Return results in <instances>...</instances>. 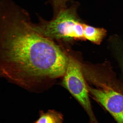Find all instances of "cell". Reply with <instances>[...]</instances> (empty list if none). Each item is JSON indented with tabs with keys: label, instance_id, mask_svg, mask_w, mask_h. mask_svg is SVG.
<instances>
[{
	"label": "cell",
	"instance_id": "6da1fadb",
	"mask_svg": "<svg viewBox=\"0 0 123 123\" xmlns=\"http://www.w3.org/2000/svg\"><path fill=\"white\" fill-rule=\"evenodd\" d=\"M14 6L0 19V73L28 86L63 77L69 57L57 44L35 31L27 12Z\"/></svg>",
	"mask_w": 123,
	"mask_h": 123
},
{
	"label": "cell",
	"instance_id": "7a4b0ae2",
	"mask_svg": "<svg viewBox=\"0 0 123 123\" xmlns=\"http://www.w3.org/2000/svg\"><path fill=\"white\" fill-rule=\"evenodd\" d=\"M30 25L39 34L55 43L85 39L84 24L80 22L75 12L71 9H62L50 21L40 18L39 23L35 24L31 21Z\"/></svg>",
	"mask_w": 123,
	"mask_h": 123
},
{
	"label": "cell",
	"instance_id": "3957f363",
	"mask_svg": "<svg viewBox=\"0 0 123 123\" xmlns=\"http://www.w3.org/2000/svg\"><path fill=\"white\" fill-rule=\"evenodd\" d=\"M89 94L109 112L117 123H123V85L115 77L98 75L87 84Z\"/></svg>",
	"mask_w": 123,
	"mask_h": 123
},
{
	"label": "cell",
	"instance_id": "277c9868",
	"mask_svg": "<svg viewBox=\"0 0 123 123\" xmlns=\"http://www.w3.org/2000/svg\"><path fill=\"white\" fill-rule=\"evenodd\" d=\"M62 84L77 100L88 114L90 123H98L92 110L87 83L82 66L76 60L69 57Z\"/></svg>",
	"mask_w": 123,
	"mask_h": 123
},
{
	"label": "cell",
	"instance_id": "5b68a950",
	"mask_svg": "<svg viewBox=\"0 0 123 123\" xmlns=\"http://www.w3.org/2000/svg\"><path fill=\"white\" fill-rule=\"evenodd\" d=\"M85 39L99 44L105 37L106 31L103 28H98L84 24Z\"/></svg>",
	"mask_w": 123,
	"mask_h": 123
},
{
	"label": "cell",
	"instance_id": "8992f818",
	"mask_svg": "<svg viewBox=\"0 0 123 123\" xmlns=\"http://www.w3.org/2000/svg\"><path fill=\"white\" fill-rule=\"evenodd\" d=\"M63 116L59 112L49 110L46 113L40 112L39 117L34 123H63Z\"/></svg>",
	"mask_w": 123,
	"mask_h": 123
},
{
	"label": "cell",
	"instance_id": "52a82bcc",
	"mask_svg": "<svg viewBox=\"0 0 123 123\" xmlns=\"http://www.w3.org/2000/svg\"><path fill=\"white\" fill-rule=\"evenodd\" d=\"M118 60L123 73V51L121 52L120 55L118 58Z\"/></svg>",
	"mask_w": 123,
	"mask_h": 123
}]
</instances>
